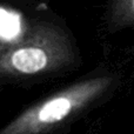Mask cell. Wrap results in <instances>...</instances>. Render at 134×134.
Segmentation results:
<instances>
[{
    "label": "cell",
    "instance_id": "cell-2",
    "mask_svg": "<svg viewBox=\"0 0 134 134\" xmlns=\"http://www.w3.org/2000/svg\"><path fill=\"white\" fill-rule=\"evenodd\" d=\"M113 83L109 76L80 80L28 107L0 130V134H46L104 95Z\"/></svg>",
    "mask_w": 134,
    "mask_h": 134
},
{
    "label": "cell",
    "instance_id": "cell-1",
    "mask_svg": "<svg viewBox=\"0 0 134 134\" xmlns=\"http://www.w3.org/2000/svg\"><path fill=\"white\" fill-rule=\"evenodd\" d=\"M74 60L73 41L63 28L34 23L16 41L0 49V75H41L72 66Z\"/></svg>",
    "mask_w": 134,
    "mask_h": 134
},
{
    "label": "cell",
    "instance_id": "cell-3",
    "mask_svg": "<svg viewBox=\"0 0 134 134\" xmlns=\"http://www.w3.org/2000/svg\"><path fill=\"white\" fill-rule=\"evenodd\" d=\"M108 24L115 31L134 27V0H109Z\"/></svg>",
    "mask_w": 134,
    "mask_h": 134
}]
</instances>
